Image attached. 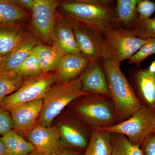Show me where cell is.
Masks as SVG:
<instances>
[{
  "label": "cell",
  "mask_w": 155,
  "mask_h": 155,
  "mask_svg": "<svg viewBox=\"0 0 155 155\" xmlns=\"http://www.w3.org/2000/svg\"><path fill=\"white\" fill-rule=\"evenodd\" d=\"M111 134L102 128H92L90 140L82 155H109L111 153Z\"/></svg>",
  "instance_id": "18"
},
{
  "label": "cell",
  "mask_w": 155,
  "mask_h": 155,
  "mask_svg": "<svg viewBox=\"0 0 155 155\" xmlns=\"http://www.w3.org/2000/svg\"><path fill=\"white\" fill-rule=\"evenodd\" d=\"M13 130V120L10 112L0 107V134L4 136Z\"/></svg>",
  "instance_id": "30"
},
{
  "label": "cell",
  "mask_w": 155,
  "mask_h": 155,
  "mask_svg": "<svg viewBox=\"0 0 155 155\" xmlns=\"http://www.w3.org/2000/svg\"><path fill=\"white\" fill-rule=\"evenodd\" d=\"M28 155H42L40 153L38 152L37 151H36V150H35L34 151L32 152V153H31L29 154Z\"/></svg>",
  "instance_id": "37"
},
{
  "label": "cell",
  "mask_w": 155,
  "mask_h": 155,
  "mask_svg": "<svg viewBox=\"0 0 155 155\" xmlns=\"http://www.w3.org/2000/svg\"><path fill=\"white\" fill-rule=\"evenodd\" d=\"M155 54V38H148V41L129 59L128 64H135L140 67L141 63L146 58Z\"/></svg>",
  "instance_id": "28"
},
{
  "label": "cell",
  "mask_w": 155,
  "mask_h": 155,
  "mask_svg": "<svg viewBox=\"0 0 155 155\" xmlns=\"http://www.w3.org/2000/svg\"><path fill=\"white\" fill-rule=\"evenodd\" d=\"M58 80V72L29 77L25 80L17 91L4 98L0 107L10 112L25 103L43 99L49 90Z\"/></svg>",
  "instance_id": "7"
},
{
  "label": "cell",
  "mask_w": 155,
  "mask_h": 155,
  "mask_svg": "<svg viewBox=\"0 0 155 155\" xmlns=\"http://www.w3.org/2000/svg\"><path fill=\"white\" fill-rule=\"evenodd\" d=\"M13 71L24 77H35L45 74L33 54L28 56L20 67Z\"/></svg>",
  "instance_id": "26"
},
{
  "label": "cell",
  "mask_w": 155,
  "mask_h": 155,
  "mask_svg": "<svg viewBox=\"0 0 155 155\" xmlns=\"http://www.w3.org/2000/svg\"><path fill=\"white\" fill-rule=\"evenodd\" d=\"M6 57H1V56H0V71H2V69Z\"/></svg>",
  "instance_id": "35"
},
{
  "label": "cell",
  "mask_w": 155,
  "mask_h": 155,
  "mask_svg": "<svg viewBox=\"0 0 155 155\" xmlns=\"http://www.w3.org/2000/svg\"><path fill=\"white\" fill-rule=\"evenodd\" d=\"M14 25H0V56L6 57L24 40L23 33Z\"/></svg>",
  "instance_id": "20"
},
{
  "label": "cell",
  "mask_w": 155,
  "mask_h": 155,
  "mask_svg": "<svg viewBox=\"0 0 155 155\" xmlns=\"http://www.w3.org/2000/svg\"><path fill=\"white\" fill-rule=\"evenodd\" d=\"M24 78L14 71H0V105L6 97L21 87Z\"/></svg>",
  "instance_id": "24"
},
{
  "label": "cell",
  "mask_w": 155,
  "mask_h": 155,
  "mask_svg": "<svg viewBox=\"0 0 155 155\" xmlns=\"http://www.w3.org/2000/svg\"><path fill=\"white\" fill-rule=\"evenodd\" d=\"M144 155H155V133H152L141 146Z\"/></svg>",
  "instance_id": "31"
},
{
  "label": "cell",
  "mask_w": 155,
  "mask_h": 155,
  "mask_svg": "<svg viewBox=\"0 0 155 155\" xmlns=\"http://www.w3.org/2000/svg\"><path fill=\"white\" fill-rule=\"evenodd\" d=\"M32 54L37 58L45 73L58 70L64 54L54 45L53 46L36 45Z\"/></svg>",
  "instance_id": "17"
},
{
  "label": "cell",
  "mask_w": 155,
  "mask_h": 155,
  "mask_svg": "<svg viewBox=\"0 0 155 155\" xmlns=\"http://www.w3.org/2000/svg\"><path fill=\"white\" fill-rule=\"evenodd\" d=\"M119 123L130 118L142 104L136 96L129 81L122 72L119 62L102 60Z\"/></svg>",
  "instance_id": "2"
},
{
  "label": "cell",
  "mask_w": 155,
  "mask_h": 155,
  "mask_svg": "<svg viewBox=\"0 0 155 155\" xmlns=\"http://www.w3.org/2000/svg\"><path fill=\"white\" fill-rule=\"evenodd\" d=\"M115 3L110 0H74L64 2L61 8L69 20L104 35L108 27L119 24Z\"/></svg>",
  "instance_id": "1"
},
{
  "label": "cell",
  "mask_w": 155,
  "mask_h": 155,
  "mask_svg": "<svg viewBox=\"0 0 155 155\" xmlns=\"http://www.w3.org/2000/svg\"><path fill=\"white\" fill-rule=\"evenodd\" d=\"M148 40L139 38L121 24L110 26L103 35L102 60L119 63L129 60Z\"/></svg>",
  "instance_id": "5"
},
{
  "label": "cell",
  "mask_w": 155,
  "mask_h": 155,
  "mask_svg": "<svg viewBox=\"0 0 155 155\" xmlns=\"http://www.w3.org/2000/svg\"><path fill=\"white\" fill-rule=\"evenodd\" d=\"M67 20L72 25L81 54L91 61L102 60L103 35L88 27Z\"/></svg>",
  "instance_id": "11"
},
{
  "label": "cell",
  "mask_w": 155,
  "mask_h": 155,
  "mask_svg": "<svg viewBox=\"0 0 155 155\" xmlns=\"http://www.w3.org/2000/svg\"><path fill=\"white\" fill-rule=\"evenodd\" d=\"M84 91L110 97L107 77L102 60L91 61L83 74L81 81Z\"/></svg>",
  "instance_id": "14"
},
{
  "label": "cell",
  "mask_w": 155,
  "mask_h": 155,
  "mask_svg": "<svg viewBox=\"0 0 155 155\" xmlns=\"http://www.w3.org/2000/svg\"><path fill=\"white\" fill-rule=\"evenodd\" d=\"M129 79L142 104L155 110V61L145 68L137 67L131 70Z\"/></svg>",
  "instance_id": "8"
},
{
  "label": "cell",
  "mask_w": 155,
  "mask_h": 155,
  "mask_svg": "<svg viewBox=\"0 0 155 155\" xmlns=\"http://www.w3.org/2000/svg\"><path fill=\"white\" fill-rule=\"evenodd\" d=\"M25 17V12L13 0H0V25H15Z\"/></svg>",
  "instance_id": "23"
},
{
  "label": "cell",
  "mask_w": 155,
  "mask_h": 155,
  "mask_svg": "<svg viewBox=\"0 0 155 155\" xmlns=\"http://www.w3.org/2000/svg\"><path fill=\"white\" fill-rule=\"evenodd\" d=\"M155 110L142 104L130 118L110 127L102 128L110 134L125 136L132 144L141 147L152 133Z\"/></svg>",
  "instance_id": "6"
},
{
  "label": "cell",
  "mask_w": 155,
  "mask_h": 155,
  "mask_svg": "<svg viewBox=\"0 0 155 155\" xmlns=\"http://www.w3.org/2000/svg\"><path fill=\"white\" fill-rule=\"evenodd\" d=\"M53 40L56 46L64 55L80 53L72 25L68 20L61 19L55 22Z\"/></svg>",
  "instance_id": "16"
},
{
  "label": "cell",
  "mask_w": 155,
  "mask_h": 155,
  "mask_svg": "<svg viewBox=\"0 0 155 155\" xmlns=\"http://www.w3.org/2000/svg\"><path fill=\"white\" fill-rule=\"evenodd\" d=\"M139 0H117L115 11L117 21L122 23L125 28L130 30L138 19L136 8Z\"/></svg>",
  "instance_id": "21"
},
{
  "label": "cell",
  "mask_w": 155,
  "mask_h": 155,
  "mask_svg": "<svg viewBox=\"0 0 155 155\" xmlns=\"http://www.w3.org/2000/svg\"><path fill=\"white\" fill-rule=\"evenodd\" d=\"M82 74L67 82L54 84L44 97L40 114L38 119V125L50 127L53 121L69 104L80 97L90 94L82 89Z\"/></svg>",
  "instance_id": "3"
},
{
  "label": "cell",
  "mask_w": 155,
  "mask_h": 155,
  "mask_svg": "<svg viewBox=\"0 0 155 155\" xmlns=\"http://www.w3.org/2000/svg\"><path fill=\"white\" fill-rule=\"evenodd\" d=\"M130 30L139 38L143 39L155 38V17L147 20L137 19Z\"/></svg>",
  "instance_id": "27"
},
{
  "label": "cell",
  "mask_w": 155,
  "mask_h": 155,
  "mask_svg": "<svg viewBox=\"0 0 155 155\" xmlns=\"http://www.w3.org/2000/svg\"><path fill=\"white\" fill-rule=\"evenodd\" d=\"M78 99L73 111L92 128H104L119 123L110 97L90 94Z\"/></svg>",
  "instance_id": "4"
},
{
  "label": "cell",
  "mask_w": 155,
  "mask_h": 155,
  "mask_svg": "<svg viewBox=\"0 0 155 155\" xmlns=\"http://www.w3.org/2000/svg\"><path fill=\"white\" fill-rule=\"evenodd\" d=\"M82 153L63 147L51 155H82Z\"/></svg>",
  "instance_id": "32"
},
{
  "label": "cell",
  "mask_w": 155,
  "mask_h": 155,
  "mask_svg": "<svg viewBox=\"0 0 155 155\" xmlns=\"http://www.w3.org/2000/svg\"><path fill=\"white\" fill-rule=\"evenodd\" d=\"M91 62L81 53L64 55L58 69L59 80L67 82L75 79L86 71Z\"/></svg>",
  "instance_id": "15"
},
{
  "label": "cell",
  "mask_w": 155,
  "mask_h": 155,
  "mask_svg": "<svg viewBox=\"0 0 155 155\" xmlns=\"http://www.w3.org/2000/svg\"><path fill=\"white\" fill-rule=\"evenodd\" d=\"M14 2L19 7L20 6L32 11L34 7L35 0H14Z\"/></svg>",
  "instance_id": "33"
},
{
  "label": "cell",
  "mask_w": 155,
  "mask_h": 155,
  "mask_svg": "<svg viewBox=\"0 0 155 155\" xmlns=\"http://www.w3.org/2000/svg\"><path fill=\"white\" fill-rule=\"evenodd\" d=\"M27 136L35 150L43 155H51L64 147L59 130L55 127H45L37 124Z\"/></svg>",
  "instance_id": "12"
},
{
  "label": "cell",
  "mask_w": 155,
  "mask_h": 155,
  "mask_svg": "<svg viewBox=\"0 0 155 155\" xmlns=\"http://www.w3.org/2000/svg\"><path fill=\"white\" fill-rule=\"evenodd\" d=\"M35 42L31 38L23 41L6 57L2 71H14L21 66L28 56L32 54Z\"/></svg>",
  "instance_id": "19"
},
{
  "label": "cell",
  "mask_w": 155,
  "mask_h": 155,
  "mask_svg": "<svg viewBox=\"0 0 155 155\" xmlns=\"http://www.w3.org/2000/svg\"><path fill=\"white\" fill-rule=\"evenodd\" d=\"M109 155H112V154H111H111H110Z\"/></svg>",
  "instance_id": "38"
},
{
  "label": "cell",
  "mask_w": 155,
  "mask_h": 155,
  "mask_svg": "<svg viewBox=\"0 0 155 155\" xmlns=\"http://www.w3.org/2000/svg\"><path fill=\"white\" fill-rule=\"evenodd\" d=\"M152 133H155V110L154 116L153 121Z\"/></svg>",
  "instance_id": "36"
},
{
  "label": "cell",
  "mask_w": 155,
  "mask_h": 155,
  "mask_svg": "<svg viewBox=\"0 0 155 155\" xmlns=\"http://www.w3.org/2000/svg\"><path fill=\"white\" fill-rule=\"evenodd\" d=\"M0 155H9L6 147L0 137Z\"/></svg>",
  "instance_id": "34"
},
{
  "label": "cell",
  "mask_w": 155,
  "mask_h": 155,
  "mask_svg": "<svg viewBox=\"0 0 155 155\" xmlns=\"http://www.w3.org/2000/svg\"><path fill=\"white\" fill-rule=\"evenodd\" d=\"M59 3L56 0H35L32 10V25L45 41L53 40L56 10Z\"/></svg>",
  "instance_id": "9"
},
{
  "label": "cell",
  "mask_w": 155,
  "mask_h": 155,
  "mask_svg": "<svg viewBox=\"0 0 155 155\" xmlns=\"http://www.w3.org/2000/svg\"><path fill=\"white\" fill-rule=\"evenodd\" d=\"M1 138L9 155H28L35 150L29 141L13 130Z\"/></svg>",
  "instance_id": "22"
},
{
  "label": "cell",
  "mask_w": 155,
  "mask_h": 155,
  "mask_svg": "<svg viewBox=\"0 0 155 155\" xmlns=\"http://www.w3.org/2000/svg\"><path fill=\"white\" fill-rule=\"evenodd\" d=\"M43 99L25 103L10 111L13 122V130L22 136L27 134L37 123Z\"/></svg>",
  "instance_id": "13"
},
{
  "label": "cell",
  "mask_w": 155,
  "mask_h": 155,
  "mask_svg": "<svg viewBox=\"0 0 155 155\" xmlns=\"http://www.w3.org/2000/svg\"><path fill=\"white\" fill-rule=\"evenodd\" d=\"M59 132L63 145L67 148L84 152L92 134V128L85 122L68 119L59 125Z\"/></svg>",
  "instance_id": "10"
},
{
  "label": "cell",
  "mask_w": 155,
  "mask_h": 155,
  "mask_svg": "<svg viewBox=\"0 0 155 155\" xmlns=\"http://www.w3.org/2000/svg\"><path fill=\"white\" fill-rule=\"evenodd\" d=\"M155 12V2L150 0H139L137 5L136 12L139 20L150 19Z\"/></svg>",
  "instance_id": "29"
},
{
  "label": "cell",
  "mask_w": 155,
  "mask_h": 155,
  "mask_svg": "<svg viewBox=\"0 0 155 155\" xmlns=\"http://www.w3.org/2000/svg\"><path fill=\"white\" fill-rule=\"evenodd\" d=\"M111 134L112 155H144L140 147L131 143L125 136Z\"/></svg>",
  "instance_id": "25"
}]
</instances>
